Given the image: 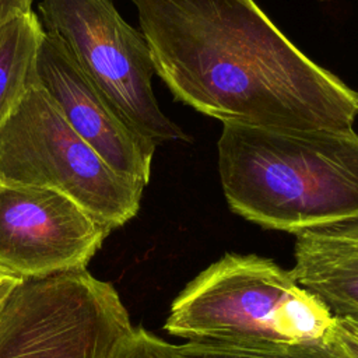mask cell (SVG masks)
Wrapping results in <instances>:
<instances>
[{
    "label": "cell",
    "mask_w": 358,
    "mask_h": 358,
    "mask_svg": "<svg viewBox=\"0 0 358 358\" xmlns=\"http://www.w3.org/2000/svg\"><path fill=\"white\" fill-rule=\"evenodd\" d=\"M34 0H0V27L7 21L32 11Z\"/></svg>",
    "instance_id": "cell-15"
},
{
    "label": "cell",
    "mask_w": 358,
    "mask_h": 358,
    "mask_svg": "<svg viewBox=\"0 0 358 358\" xmlns=\"http://www.w3.org/2000/svg\"><path fill=\"white\" fill-rule=\"evenodd\" d=\"M110 232L60 192L0 182V267L22 280L87 270Z\"/></svg>",
    "instance_id": "cell-7"
},
{
    "label": "cell",
    "mask_w": 358,
    "mask_h": 358,
    "mask_svg": "<svg viewBox=\"0 0 358 358\" xmlns=\"http://www.w3.org/2000/svg\"><path fill=\"white\" fill-rule=\"evenodd\" d=\"M155 74L222 123L352 130L358 92L303 55L253 0H131Z\"/></svg>",
    "instance_id": "cell-1"
},
{
    "label": "cell",
    "mask_w": 358,
    "mask_h": 358,
    "mask_svg": "<svg viewBox=\"0 0 358 358\" xmlns=\"http://www.w3.org/2000/svg\"><path fill=\"white\" fill-rule=\"evenodd\" d=\"M330 338L343 358H358V337L343 329L337 319Z\"/></svg>",
    "instance_id": "cell-13"
},
{
    "label": "cell",
    "mask_w": 358,
    "mask_h": 358,
    "mask_svg": "<svg viewBox=\"0 0 358 358\" xmlns=\"http://www.w3.org/2000/svg\"><path fill=\"white\" fill-rule=\"evenodd\" d=\"M38 11L42 29L59 39L133 130L157 145L189 140L159 109L148 45L113 0H41Z\"/></svg>",
    "instance_id": "cell-5"
},
{
    "label": "cell",
    "mask_w": 358,
    "mask_h": 358,
    "mask_svg": "<svg viewBox=\"0 0 358 358\" xmlns=\"http://www.w3.org/2000/svg\"><path fill=\"white\" fill-rule=\"evenodd\" d=\"M336 319L274 260L227 253L172 301L164 329L187 341L303 344L327 341Z\"/></svg>",
    "instance_id": "cell-3"
},
{
    "label": "cell",
    "mask_w": 358,
    "mask_h": 358,
    "mask_svg": "<svg viewBox=\"0 0 358 358\" xmlns=\"http://www.w3.org/2000/svg\"><path fill=\"white\" fill-rule=\"evenodd\" d=\"M218 171L229 208L267 229L301 234L358 220V134L224 123Z\"/></svg>",
    "instance_id": "cell-2"
},
{
    "label": "cell",
    "mask_w": 358,
    "mask_h": 358,
    "mask_svg": "<svg viewBox=\"0 0 358 358\" xmlns=\"http://www.w3.org/2000/svg\"><path fill=\"white\" fill-rule=\"evenodd\" d=\"M24 280L21 277H18L17 274L11 273L10 270L0 267V317L10 301V298L13 296L14 291L18 288V285L22 282Z\"/></svg>",
    "instance_id": "cell-14"
},
{
    "label": "cell",
    "mask_w": 358,
    "mask_h": 358,
    "mask_svg": "<svg viewBox=\"0 0 358 358\" xmlns=\"http://www.w3.org/2000/svg\"><path fill=\"white\" fill-rule=\"evenodd\" d=\"M183 358H343L331 338L303 344H231L186 341L179 345Z\"/></svg>",
    "instance_id": "cell-11"
},
{
    "label": "cell",
    "mask_w": 358,
    "mask_h": 358,
    "mask_svg": "<svg viewBox=\"0 0 358 358\" xmlns=\"http://www.w3.org/2000/svg\"><path fill=\"white\" fill-rule=\"evenodd\" d=\"M108 358H183L179 345L171 344L144 327H131L113 345Z\"/></svg>",
    "instance_id": "cell-12"
},
{
    "label": "cell",
    "mask_w": 358,
    "mask_h": 358,
    "mask_svg": "<svg viewBox=\"0 0 358 358\" xmlns=\"http://www.w3.org/2000/svg\"><path fill=\"white\" fill-rule=\"evenodd\" d=\"M36 80L71 129L116 173L147 186L157 144L127 124L59 39L45 31L38 48Z\"/></svg>",
    "instance_id": "cell-8"
},
{
    "label": "cell",
    "mask_w": 358,
    "mask_h": 358,
    "mask_svg": "<svg viewBox=\"0 0 358 358\" xmlns=\"http://www.w3.org/2000/svg\"><path fill=\"white\" fill-rule=\"evenodd\" d=\"M337 323L345 329L347 331L352 333L358 337V319H350V317H337Z\"/></svg>",
    "instance_id": "cell-16"
},
{
    "label": "cell",
    "mask_w": 358,
    "mask_h": 358,
    "mask_svg": "<svg viewBox=\"0 0 358 358\" xmlns=\"http://www.w3.org/2000/svg\"><path fill=\"white\" fill-rule=\"evenodd\" d=\"M289 271L334 316L358 319V220L298 234Z\"/></svg>",
    "instance_id": "cell-9"
},
{
    "label": "cell",
    "mask_w": 358,
    "mask_h": 358,
    "mask_svg": "<svg viewBox=\"0 0 358 358\" xmlns=\"http://www.w3.org/2000/svg\"><path fill=\"white\" fill-rule=\"evenodd\" d=\"M131 327L115 287L88 270L24 280L0 317V358H108Z\"/></svg>",
    "instance_id": "cell-6"
},
{
    "label": "cell",
    "mask_w": 358,
    "mask_h": 358,
    "mask_svg": "<svg viewBox=\"0 0 358 358\" xmlns=\"http://www.w3.org/2000/svg\"><path fill=\"white\" fill-rule=\"evenodd\" d=\"M320 1H329V0H320Z\"/></svg>",
    "instance_id": "cell-17"
},
{
    "label": "cell",
    "mask_w": 358,
    "mask_h": 358,
    "mask_svg": "<svg viewBox=\"0 0 358 358\" xmlns=\"http://www.w3.org/2000/svg\"><path fill=\"white\" fill-rule=\"evenodd\" d=\"M43 35L31 11L0 27V127L36 80V56Z\"/></svg>",
    "instance_id": "cell-10"
},
{
    "label": "cell",
    "mask_w": 358,
    "mask_h": 358,
    "mask_svg": "<svg viewBox=\"0 0 358 358\" xmlns=\"http://www.w3.org/2000/svg\"><path fill=\"white\" fill-rule=\"evenodd\" d=\"M0 182L60 192L110 231L136 217L145 187L116 173L38 81L0 127Z\"/></svg>",
    "instance_id": "cell-4"
}]
</instances>
